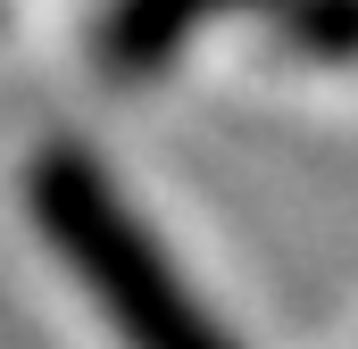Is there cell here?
I'll return each mask as SVG.
<instances>
[{"label": "cell", "mask_w": 358, "mask_h": 349, "mask_svg": "<svg viewBox=\"0 0 358 349\" xmlns=\"http://www.w3.org/2000/svg\"><path fill=\"white\" fill-rule=\"evenodd\" d=\"M25 208L42 242L67 258L84 299L117 325L125 349H242L183 283V266L159 250V233L134 216V200L92 167L84 150H42L25 167Z\"/></svg>", "instance_id": "1"}, {"label": "cell", "mask_w": 358, "mask_h": 349, "mask_svg": "<svg viewBox=\"0 0 358 349\" xmlns=\"http://www.w3.org/2000/svg\"><path fill=\"white\" fill-rule=\"evenodd\" d=\"M225 8H250V0H117L108 25H100V59L117 75H150V67H167L183 42L208 17H225Z\"/></svg>", "instance_id": "2"}, {"label": "cell", "mask_w": 358, "mask_h": 349, "mask_svg": "<svg viewBox=\"0 0 358 349\" xmlns=\"http://www.w3.org/2000/svg\"><path fill=\"white\" fill-rule=\"evenodd\" d=\"M283 34L317 59H358V0H292Z\"/></svg>", "instance_id": "3"}]
</instances>
